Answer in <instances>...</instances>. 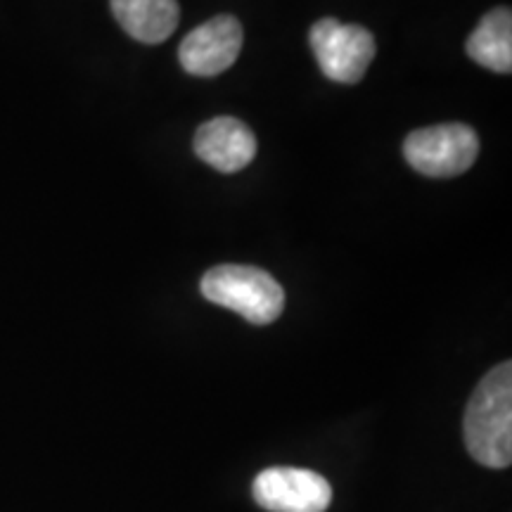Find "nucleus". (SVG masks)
Listing matches in <instances>:
<instances>
[{"mask_svg":"<svg viewBox=\"0 0 512 512\" xmlns=\"http://www.w3.org/2000/svg\"><path fill=\"white\" fill-rule=\"evenodd\" d=\"M465 446L479 465L503 470L512 463V363L489 370L465 411Z\"/></svg>","mask_w":512,"mask_h":512,"instance_id":"obj_1","label":"nucleus"},{"mask_svg":"<svg viewBox=\"0 0 512 512\" xmlns=\"http://www.w3.org/2000/svg\"><path fill=\"white\" fill-rule=\"evenodd\" d=\"M202 294L211 304L235 311L249 323L268 325L285 309V290L271 273L256 266L221 264L204 273Z\"/></svg>","mask_w":512,"mask_h":512,"instance_id":"obj_2","label":"nucleus"},{"mask_svg":"<svg viewBox=\"0 0 512 512\" xmlns=\"http://www.w3.org/2000/svg\"><path fill=\"white\" fill-rule=\"evenodd\" d=\"M403 157L422 176L453 178L472 169L479 157V136L467 124H437L413 131Z\"/></svg>","mask_w":512,"mask_h":512,"instance_id":"obj_3","label":"nucleus"},{"mask_svg":"<svg viewBox=\"0 0 512 512\" xmlns=\"http://www.w3.org/2000/svg\"><path fill=\"white\" fill-rule=\"evenodd\" d=\"M313 55L330 81L358 83L375 57V38L366 27L342 24L335 17L318 19L309 34Z\"/></svg>","mask_w":512,"mask_h":512,"instance_id":"obj_4","label":"nucleus"},{"mask_svg":"<svg viewBox=\"0 0 512 512\" xmlns=\"http://www.w3.org/2000/svg\"><path fill=\"white\" fill-rule=\"evenodd\" d=\"M254 501L268 512H325L332 486L313 470L268 467L254 479Z\"/></svg>","mask_w":512,"mask_h":512,"instance_id":"obj_5","label":"nucleus"},{"mask_svg":"<svg viewBox=\"0 0 512 512\" xmlns=\"http://www.w3.org/2000/svg\"><path fill=\"white\" fill-rule=\"evenodd\" d=\"M242 50V24L233 15H216L192 29L178 48L181 67L192 76H216L235 64Z\"/></svg>","mask_w":512,"mask_h":512,"instance_id":"obj_6","label":"nucleus"},{"mask_svg":"<svg viewBox=\"0 0 512 512\" xmlns=\"http://www.w3.org/2000/svg\"><path fill=\"white\" fill-rule=\"evenodd\" d=\"M195 155L221 174H235L252 164L256 157V138L245 121L216 117L197 128Z\"/></svg>","mask_w":512,"mask_h":512,"instance_id":"obj_7","label":"nucleus"},{"mask_svg":"<svg viewBox=\"0 0 512 512\" xmlns=\"http://www.w3.org/2000/svg\"><path fill=\"white\" fill-rule=\"evenodd\" d=\"M119 27L147 46H157L174 34L181 19L176 0H110Z\"/></svg>","mask_w":512,"mask_h":512,"instance_id":"obj_8","label":"nucleus"},{"mask_svg":"<svg viewBox=\"0 0 512 512\" xmlns=\"http://www.w3.org/2000/svg\"><path fill=\"white\" fill-rule=\"evenodd\" d=\"M467 55L479 67L496 74L512 72V15L510 8H496L482 17L465 43Z\"/></svg>","mask_w":512,"mask_h":512,"instance_id":"obj_9","label":"nucleus"}]
</instances>
